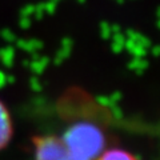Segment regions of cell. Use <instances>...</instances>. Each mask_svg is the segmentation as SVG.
Listing matches in <instances>:
<instances>
[{"label": "cell", "mask_w": 160, "mask_h": 160, "mask_svg": "<svg viewBox=\"0 0 160 160\" xmlns=\"http://www.w3.org/2000/svg\"><path fill=\"white\" fill-rule=\"evenodd\" d=\"M35 160H95L106 148V136L96 124L78 122L63 133L33 138Z\"/></svg>", "instance_id": "cell-1"}, {"label": "cell", "mask_w": 160, "mask_h": 160, "mask_svg": "<svg viewBox=\"0 0 160 160\" xmlns=\"http://www.w3.org/2000/svg\"><path fill=\"white\" fill-rule=\"evenodd\" d=\"M12 120L7 107L0 102V151L8 146L12 139Z\"/></svg>", "instance_id": "cell-2"}, {"label": "cell", "mask_w": 160, "mask_h": 160, "mask_svg": "<svg viewBox=\"0 0 160 160\" xmlns=\"http://www.w3.org/2000/svg\"><path fill=\"white\" fill-rule=\"evenodd\" d=\"M95 160H140L127 149L123 148H104Z\"/></svg>", "instance_id": "cell-3"}]
</instances>
